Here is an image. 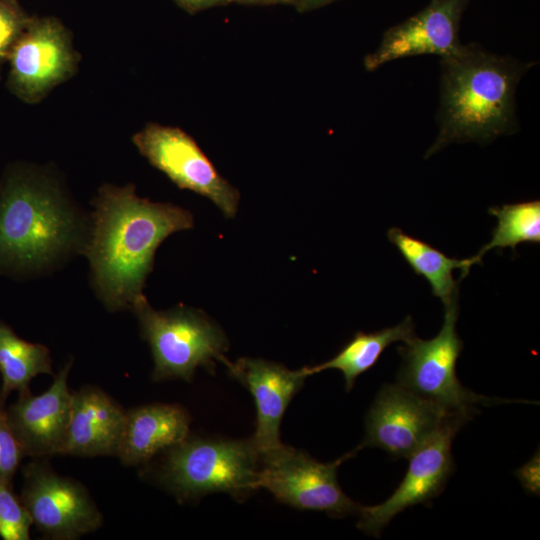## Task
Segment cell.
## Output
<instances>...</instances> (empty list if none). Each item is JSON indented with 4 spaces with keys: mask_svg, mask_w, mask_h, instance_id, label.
Listing matches in <instances>:
<instances>
[{
    "mask_svg": "<svg viewBox=\"0 0 540 540\" xmlns=\"http://www.w3.org/2000/svg\"><path fill=\"white\" fill-rule=\"evenodd\" d=\"M232 377L252 394L256 409V430L251 440L262 456L279 448L280 424L293 397L308 377L305 368L287 367L258 358H240L228 366Z\"/></svg>",
    "mask_w": 540,
    "mask_h": 540,
    "instance_id": "obj_14",
    "label": "cell"
},
{
    "mask_svg": "<svg viewBox=\"0 0 540 540\" xmlns=\"http://www.w3.org/2000/svg\"><path fill=\"white\" fill-rule=\"evenodd\" d=\"M473 415L451 413L441 426L412 454L406 474L392 495L383 503L360 506L357 527L379 537L383 528L400 512L428 504L445 488L454 470L452 442L457 432Z\"/></svg>",
    "mask_w": 540,
    "mask_h": 540,
    "instance_id": "obj_8",
    "label": "cell"
},
{
    "mask_svg": "<svg viewBox=\"0 0 540 540\" xmlns=\"http://www.w3.org/2000/svg\"><path fill=\"white\" fill-rule=\"evenodd\" d=\"M91 231L82 252L92 285L109 311L132 310L142 298L154 256L172 233L193 227L192 214L136 194L132 184L103 185L93 200Z\"/></svg>",
    "mask_w": 540,
    "mask_h": 540,
    "instance_id": "obj_1",
    "label": "cell"
},
{
    "mask_svg": "<svg viewBox=\"0 0 540 540\" xmlns=\"http://www.w3.org/2000/svg\"><path fill=\"white\" fill-rule=\"evenodd\" d=\"M453 412L405 387L384 384L366 418V433L356 451L376 447L393 458H408Z\"/></svg>",
    "mask_w": 540,
    "mask_h": 540,
    "instance_id": "obj_11",
    "label": "cell"
},
{
    "mask_svg": "<svg viewBox=\"0 0 540 540\" xmlns=\"http://www.w3.org/2000/svg\"><path fill=\"white\" fill-rule=\"evenodd\" d=\"M260 455L253 441L186 438L168 448L157 471L159 482L180 501L213 492L237 500L258 489Z\"/></svg>",
    "mask_w": 540,
    "mask_h": 540,
    "instance_id": "obj_4",
    "label": "cell"
},
{
    "mask_svg": "<svg viewBox=\"0 0 540 540\" xmlns=\"http://www.w3.org/2000/svg\"><path fill=\"white\" fill-rule=\"evenodd\" d=\"M470 0H431L420 12L388 29L375 51L364 58V67L374 71L404 57L456 53L463 45L459 27Z\"/></svg>",
    "mask_w": 540,
    "mask_h": 540,
    "instance_id": "obj_13",
    "label": "cell"
},
{
    "mask_svg": "<svg viewBox=\"0 0 540 540\" xmlns=\"http://www.w3.org/2000/svg\"><path fill=\"white\" fill-rule=\"evenodd\" d=\"M178 5L188 12H197L213 6L223 0H175Z\"/></svg>",
    "mask_w": 540,
    "mask_h": 540,
    "instance_id": "obj_25",
    "label": "cell"
},
{
    "mask_svg": "<svg viewBox=\"0 0 540 540\" xmlns=\"http://www.w3.org/2000/svg\"><path fill=\"white\" fill-rule=\"evenodd\" d=\"M488 212L497 217L491 240L473 256L480 263L484 254L493 248L515 247L522 242H540V201H524L493 206Z\"/></svg>",
    "mask_w": 540,
    "mask_h": 540,
    "instance_id": "obj_21",
    "label": "cell"
},
{
    "mask_svg": "<svg viewBox=\"0 0 540 540\" xmlns=\"http://www.w3.org/2000/svg\"><path fill=\"white\" fill-rule=\"evenodd\" d=\"M356 452L322 463L282 444L260 456L258 489H267L277 501L297 509L322 511L332 517L357 515L361 505L343 492L337 480L339 465Z\"/></svg>",
    "mask_w": 540,
    "mask_h": 540,
    "instance_id": "obj_7",
    "label": "cell"
},
{
    "mask_svg": "<svg viewBox=\"0 0 540 540\" xmlns=\"http://www.w3.org/2000/svg\"><path fill=\"white\" fill-rule=\"evenodd\" d=\"M444 308L443 325L434 338L422 340L415 335L397 348L402 358L397 383L450 412L474 415L477 405L506 402L476 394L459 381L456 364L463 341L456 331L457 300Z\"/></svg>",
    "mask_w": 540,
    "mask_h": 540,
    "instance_id": "obj_6",
    "label": "cell"
},
{
    "mask_svg": "<svg viewBox=\"0 0 540 540\" xmlns=\"http://www.w3.org/2000/svg\"><path fill=\"white\" fill-rule=\"evenodd\" d=\"M72 360L54 375L51 386L34 396L30 390L19 393L7 409L10 424L25 456L41 457L62 452L70 420L72 393L67 379Z\"/></svg>",
    "mask_w": 540,
    "mask_h": 540,
    "instance_id": "obj_15",
    "label": "cell"
},
{
    "mask_svg": "<svg viewBox=\"0 0 540 540\" xmlns=\"http://www.w3.org/2000/svg\"><path fill=\"white\" fill-rule=\"evenodd\" d=\"M29 21L30 17L17 0H0V67L8 61L14 44Z\"/></svg>",
    "mask_w": 540,
    "mask_h": 540,
    "instance_id": "obj_23",
    "label": "cell"
},
{
    "mask_svg": "<svg viewBox=\"0 0 540 540\" xmlns=\"http://www.w3.org/2000/svg\"><path fill=\"white\" fill-rule=\"evenodd\" d=\"M190 416L177 404L155 403L126 412V422L117 457L124 465L150 460L188 437Z\"/></svg>",
    "mask_w": 540,
    "mask_h": 540,
    "instance_id": "obj_17",
    "label": "cell"
},
{
    "mask_svg": "<svg viewBox=\"0 0 540 540\" xmlns=\"http://www.w3.org/2000/svg\"><path fill=\"white\" fill-rule=\"evenodd\" d=\"M388 238L413 271L430 283L434 296L447 305L458 299V282L453 277L455 269L461 270L460 280L476 263L474 257L466 259L450 258L425 241L415 238L400 228H390Z\"/></svg>",
    "mask_w": 540,
    "mask_h": 540,
    "instance_id": "obj_18",
    "label": "cell"
},
{
    "mask_svg": "<svg viewBox=\"0 0 540 540\" xmlns=\"http://www.w3.org/2000/svg\"><path fill=\"white\" fill-rule=\"evenodd\" d=\"M0 373V402L5 403L11 391L29 390L30 381L37 375H53L50 351L43 344L23 340L0 321Z\"/></svg>",
    "mask_w": 540,
    "mask_h": 540,
    "instance_id": "obj_20",
    "label": "cell"
},
{
    "mask_svg": "<svg viewBox=\"0 0 540 540\" xmlns=\"http://www.w3.org/2000/svg\"><path fill=\"white\" fill-rule=\"evenodd\" d=\"M4 404L0 402V481L12 484L25 453L10 424Z\"/></svg>",
    "mask_w": 540,
    "mask_h": 540,
    "instance_id": "obj_24",
    "label": "cell"
},
{
    "mask_svg": "<svg viewBox=\"0 0 540 540\" xmlns=\"http://www.w3.org/2000/svg\"><path fill=\"white\" fill-rule=\"evenodd\" d=\"M132 311L151 348L154 381L180 378L189 382L200 366L213 373L216 360L230 365L224 355L228 349L224 332L202 311L181 305L158 311L145 296Z\"/></svg>",
    "mask_w": 540,
    "mask_h": 540,
    "instance_id": "obj_5",
    "label": "cell"
},
{
    "mask_svg": "<svg viewBox=\"0 0 540 540\" xmlns=\"http://www.w3.org/2000/svg\"><path fill=\"white\" fill-rule=\"evenodd\" d=\"M415 336L410 316L394 327L371 333L358 331L354 337L330 360L305 366L308 376L327 369H337L343 374L346 391L349 392L358 376L370 370L378 362L385 349L394 342H407Z\"/></svg>",
    "mask_w": 540,
    "mask_h": 540,
    "instance_id": "obj_19",
    "label": "cell"
},
{
    "mask_svg": "<svg viewBox=\"0 0 540 540\" xmlns=\"http://www.w3.org/2000/svg\"><path fill=\"white\" fill-rule=\"evenodd\" d=\"M245 1H252V2H268V3H279V2H288L290 0H245Z\"/></svg>",
    "mask_w": 540,
    "mask_h": 540,
    "instance_id": "obj_27",
    "label": "cell"
},
{
    "mask_svg": "<svg viewBox=\"0 0 540 540\" xmlns=\"http://www.w3.org/2000/svg\"><path fill=\"white\" fill-rule=\"evenodd\" d=\"M23 476L20 499L46 536L74 540L102 525V514L81 483L59 476L37 461L23 468Z\"/></svg>",
    "mask_w": 540,
    "mask_h": 540,
    "instance_id": "obj_10",
    "label": "cell"
},
{
    "mask_svg": "<svg viewBox=\"0 0 540 540\" xmlns=\"http://www.w3.org/2000/svg\"><path fill=\"white\" fill-rule=\"evenodd\" d=\"M126 412L102 390L86 386L72 393L70 420L61 455L117 456Z\"/></svg>",
    "mask_w": 540,
    "mask_h": 540,
    "instance_id": "obj_16",
    "label": "cell"
},
{
    "mask_svg": "<svg viewBox=\"0 0 540 540\" xmlns=\"http://www.w3.org/2000/svg\"><path fill=\"white\" fill-rule=\"evenodd\" d=\"M8 61L7 85L26 102H36L69 77L76 54L65 27L54 18H30Z\"/></svg>",
    "mask_w": 540,
    "mask_h": 540,
    "instance_id": "obj_12",
    "label": "cell"
},
{
    "mask_svg": "<svg viewBox=\"0 0 540 540\" xmlns=\"http://www.w3.org/2000/svg\"><path fill=\"white\" fill-rule=\"evenodd\" d=\"M297 1L303 7L311 8V7H318V6L330 3L334 0H297Z\"/></svg>",
    "mask_w": 540,
    "mask_h": 540,
    "instance_id": "obj_26",
    "label": "cell"
},
{
    "mask_svg": "<svg viewBox=\"0 0 540 540\" xmlns=\"http://www.w3.org/2000/svg\"><path fill=\"white\" fill-rule=\"evenodd\" d=\"M82 222L48 179L13 170L0 189V269L37 272L83 247Z\"/></svg>",
    "mask_w": 540,
    "mask_h": 540,
    "instance_id": "obj_3",
    "label": "cell"
},
{
    "mask_svg": "<svg viewBox=\"0 0 540 540\" xmlns=\"http://www.w3.org/2000/svg\"><path fill=\"white\" fill-rule=\"evenodd\" d=\"M32 518L12 484L0 481V537L3 540H28Z\"/></svg>",
    "mask_w": 540,
    "mask_h": 540,
    "instance_id": "obj_22",
    "label": "cell"
},
{
    "mask_svg": "<svg viewBox=\"0 0 540 540\" xmlns=\"http://www.w3.org/2000/svg\"><path fill=\"white\" fill-rule=\"evenodd\" d=\"M132 141L141 155L179 188L207 197L227 218L236 215L239 191L219 174L182 129L150 123Z\"/></svg>",
    "mask_w": 540,
    "mask_h": 540,
    "instance_id": "obj_9",
    "label": "cell"
},
{
    "mask_svg": "<svg viewBox=\"0 0 540 540\" xmlns=\"http://www.w3.org/2000/svg\"><path fill=\"white\" fill-rule=\"evenodd\" d=\"M440 64L439 131L426 158L452 143H488L516 130V87L530 64L475 43Z\"/></svg>",
    "mask_w": 540,
    "mask_h": 540,
    "instance_id": "obj_2",
    "label": "cell"
}]
</instances>
